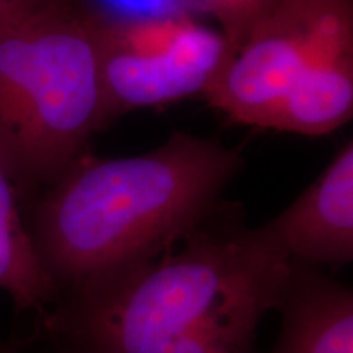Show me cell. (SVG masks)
I'll return each mask as SVG.
<instances>
[{
	"mask_svg": "<svg viewBox=\"0 0 353 353\" xmlns=\"http://www.w3.org/2000/svg\"><path fill=\"white\" fill-rule=\"evenodd\" d=\"M291 262L218 211L164 250L65 293L46 317L68 353H257Z\"/></svg>",
	"mask_w": 353,
	"mask_h": 353,
	"instance_id": "obj_1",
	"label": "cell"
},
{
	"mask_svg": "<svg viewBox=\"0 0 353 353\" xmlns=\"http://www.w3.org/2000/svg\"><path fill=\"white\" fill-rule=\"evenodd\" d=\"M242 165L239 149L183 131L136 156L82 154L25 214L59 296L154 257L200 226Z\"/></svg>",
	"mask_w": 353,
	"mask_h": 353,
	"instance_id": "obj_2",
	"label": "cell"
},
{
	"mask_svg": "<svg viewBox=\"0 0 353 353\" xmlns=\"http://www.w3.org/2000/svg\"><path fill=\"white\" fill-rule=\"evenodd\" d=\"M99 30L90 0H63L0 32V159L23 200L107 128Z\"/></svg>",
	"mask_w": 353,
	"mask_h": 353,
	"instance_id": "obj_3",
	"label": "cell"
},
{
	"mask_svg": "<svg viewBox=\"0 0 353 353\" xmlns=\"http://www.w3.org/2000/svg\"><path fill=\"white\" fill-rule=\"evenodd\" d=\"M205 100L236 125L324 136L353 117V0H278Z\"/></svg>",
	"mask_w": 353,
	"mask_h": 353,
	"instance_id": "obj_4",
	"label": "cell"
},
{
	"mask_svg": "<svg viewBox=\"0 0 353 353\" xmlns=\"http://www.w3.org/2000/svg\"><path fill=\"white\" fill-rule=\"evenodd\" d=\"M99 17L107 126L134 110L205 95L231 56L224 34L196 13Z\"/></svg>",
	"mask_w": 353,
	"mask_h": 353,
	"instance_id": "obj_5",
	"label": "cell"
},
{
	"mask_svg": "<svg viewBox=\"0 0 353 353\" xmlns=\"http://www.w3.org/2000/svg\"><path fill=\"white\" fill-rule=\"evenodd\" d=\"M290 262L339 270L353 260V141L291 205L262 224Z\"/></svg>",
	"mask_w": 353,
	"mask_h": 353,
	"instance_id": "obj_6",
	"label": "cell"
},
{
	"mask_svg": "<svg viewBox=\"0 0 353 353\" xmlns=\"http://www.w3.org/2000/svg\"><path fill=\"white\" fill-rule=\"evenodd\" d=\"M272 353H353V291L317 268L291 262Z\"/></svg>",
	"mask_w": 353,
	"mask_h": 353,
	"instance_id": "obj_7",
	"label": "cell"
},
{
	"mask_svg": "<svg viewBox=\"0 0 353 353\" xmlns=\"http://www.w3.org/2000/svg\"><path fill=\"white\" fill-rule=\"evenodd\" d=\"M0 291L21 311L41 312L59 299V291L43 268L26 226L23 196L0 159Z\"/></svg>",
	"mask_w": 353,
	"mask_h": 353,
	"instance_id": "obj_8",
	"label": "cell"
},
{
	"mask_svg": "<svg viewBox=\"0 0 353 353\" xmlns=\"http://www.w3.org/2000/svg\"><path fill=\"white\" fill-rule=\"evenodd\" d=\"M276 2L278 0H192L196 12L206 13L216 20L231 54L241 46L255 21Z\"/></svg>",
	"mask_w": 353,
	"mask_h": 353,
	"instance_id": "obj_9",
	"label": "cell"
},
{
	"mask_svg": "<svg viewBox=\"0 0 353 353\" xmlns=\"http://www.w3.org/2000/svg\"><path fill=\"white\" fill-rule=\"evenodd\" d=\"M59 2L63 0H0V32Z\"/></svg>",
	"mask_w": 353,
	"mask_h": 353,
	"instance_id": "obj_10",
	"label": "cell"
},
{
	"mask_svg": "<svg viewBox=\"0 0 353 353\" xmlns=\"http://www.w3.org/2000/svg\"><path fill=\"white\" fill-rule=\"evenodd\" d=\"M0 353H15V352H8V350H6V352H0Z\"/></svg>",
	"mask_w": 353,
	"mask_h": 353,
	"instance_id": "obj_11",
	"label": "cell"
}]
</instances>
